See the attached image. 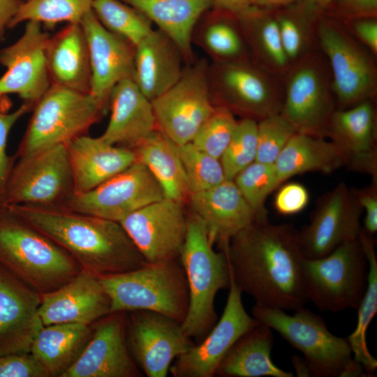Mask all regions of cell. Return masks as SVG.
Here are the masks:
<instances>
[{
	"instance_id": "cell-15",
	"label": "cell",
	"mask_w": 377,
	"mask_h": 377,
	"mask_svg": "<svg viewBox=\"0 0 377 377\" xmlns=\"http://www.w3.org/2000/svg\"><path fill=\"white\" fill-rule=\"evenodd\" d=\"M126 338L134 361L147 377L168 376L175 359L195 344L179 322L147 310L127 312Z\"/></svg>"
},
{
	"instance_id": "cell-28",
	"label": "cell",
	"mask_w": 377,
	"mask_h": 377,
	"mask_svg": "<svg viewBox=\"0 0 377 377\" xmlns=\"http://www.w3.org/2000/svg\"><path fill=\"white\" fill-rule=\"evenodd\" d=\"M186 65L177 44L156 28L135 47L133 80L152 101L178 81Z\"/></svg>"
},
{
	"instance_id": "cell-17",
	"label": "cell",
	"mask_w": 377,
	"mask_h": 377,
	"mask_svg": "<svg viewBox=\"0 0 377 377\" xmlns=\"http://www.w3.org/2000/svg\"><path fill=\"white\" fill-rule=\"evenodd\" d=\"M183 205L163 198L119 222L148 263L179 259L187 231Z\"/></svg>"
},
{
	"instance_id": "cell-40",
	"label": "cell",
	"mask_w": 377,
	"mask_h": 377,
	"mask_svg": "<svg viewBox=\"0 0 377 377\" xmlns=\"http://www.w3.org/2000/svg\"><path fill=\"white\" fill-rule=\"evenodd\" d=\"M92 0H22L8 28L35 22L53 28L57 24L80 23L91 10Z\"/></svg>"
},
{
	"instance_id": "cell-46",
	"label": "cell",
	"mask_w": 377,
	"mask_h": 377,
	"mask_svg": "<svg viewBox=\"0 0 377 377\" xmlns=\"http://www.w3.org/2000/svg\"><path fill=\"white\" fill-rule=\"evenodd\" d=\"M34 105L24 103L11 112L0 109V209L6 206L5 193L7 182L17 160L16 156H8L6 152L7 141L10 130L17 121L29 112Z\"/></svg>"
},
{
	"instance_id": "cell-54",
	"label": "cell",
	"mask_w": 377,
	"mask_h": 377,
	"mask_svg": "<svg viewBox=\"0 0 377 377\" xmlns=\"http://www.w3.org/2000/svg\"><path fill=\"white\" fill-rule=\"evenodd\" d=\"M297 1L299 0H253V6L267 9H278Z\"/></svg>"
},
{
	"instance_id": "cell-6",
	"label": "cell",
	"mask_w": 377,
	"mask_h": 377,
	"mask_svg": "<svg viewBox=\"0 0 377 377\" xmlns=\"http://www.w3.org/2000/svg\"><path fill=\"white\" fill-rule=\"evenodd\" d=\"M99 278L110 299V313L147 310L180 323L186 316L188 288L179 259L148 263L130 272Z\"/></svg>"
},
{
	"instance_id": "cell-41",
	"label": "cell",
	"mask_w": 377,
	"mask_h": 377,
	"mask_svg": "<svg viewBox=\"0 0 377 377\" xmlns=\"http://www.w3.org/2000/svg\"><path fill=\"white\" fill-rule=\"evenodd\" d=\"M190 195L213 188L226 178L220 159L209 155L192 142L177 145Z\"/></svg>"
},
{
	"instance_id": "cell-1",
	"label": "cell",
	"mask_w": 377,
	"mask_h": 377,
	"mask_svg": "<svg viewBox=\"0 0 377 377\" xmlns=\"http://www.w3.org/2000/svg\"><path fill=\"white\" fill-rule=\"evenodd\" d=\"M225 253L233 281L256 304L286 311L309 302L304 257L293 226L256 221L231 238Z\"/></svg>"
},
{
	"instance_id": "cell-12",
	"label": "cell",
	"mask_w": 377,
	"mask_h": 377,
	"mask_svg": "<svg viewBox=\"0 0 377 377\" xmlns=\"http://www.w3.org/2000/svg\"><path fill=\"white\" fill-rule=\"evenodd\" d=\"M205 59L186 64L178 81L151 101L156 128L177 145L191 142L214 109Z\"/></svg>"
},
{
	"instance_id": "cell-49",
	"label": "cell",
	"mask_w": 377,
	"mask_h": 377,
	"mask_svg": "<svg viewBox=\"0 0 377 377\" xmlns=\"http://www.w3.org/2000/svg\"><path fill=\"white\" fill-rule=\"evenodd\" d=\"M309 194L302 184L290 182L282 186L274 198V207L282 215H292L302 211L308 205Z\"/></svg>"
},
{
	"instance_id": "cell-10",
	"label": "cell",
	"mask_w": 377,
	"mask_h": 377,
	"mask_svg": "<svg viewBox=\"0 0 377 377\" xmlns=\"http://www.w3.org/2000/svg\"><path fill=\"white\" fill-rule=\"evenodd\" d=\"M281 113L297 133L327 136L336 110L327 61L318 50L293 63L283 76Z\"/></svg>"
},
{
	"instance_id": "cell-50",
	"label": "cell",
	"mask_w": 377,
	"mask_h": 377,
	"mask_svg": "<svg viewBox=\"0 0 377 377\" xmlns=\"http://www.w3.org/2000/svg\"><path fill=\"white\" fill-rule=\"evenodd\" d=\"M350 34L374 56L377 55V17L341 22Z\"/></svg>"
},
{
	"instance_id": "cell-27",
	"label": "cell",
	"mask_w": 377,
	"mask_h": 377,
	"mask_svg": "<svg viewBox=\"0 0 377 377\" xmlns=\"http://www.w3.org/2000/svg\"><path fill=\"white\" fill-rule=\"evenodd\" d=\"M373 101L336 109L327 136L344 151L349 164L376 179V112Z\"/></svg>"
},
{
	"instance_id": "cell-24",
	"label": "cell",
	"mask_w": 377,
	"mask_h": 377,
	"mask_svg": "<svg viewBox=\"0 0 377 377\" xmlns=\"http://www.w3.org/2000/svg\"><path fill=\"white\" fill-rule=\"evenodd\" d=\"M188 202L192 212L204 223L212 244L224 252L239 231L267 219L253 210L233 180L226 179L213 188L191 193Z\"/></svg>"
},
{
	"instance_id": "cell-51",
	"label": "cell",
	"mask_w": 377,
	"mask_h": 377,
	"mask_svg": "<svg viewBox=\"0 0 377 377\" xmlns=\"http://www.w3.org/2000/svg\"><path fill=\"white\" fill-rule=\"evenodd\" d=\"M356 199L365 212L364 230L371 235L377 231V192L376 184L357 191Z\"/></svg>"
},
{
	"instance_id": "cell-43",
	"label": "cell",
	"mask_w": 377,
	"mask_h": 377,
	"mask_svg": "<svg viewBox=\"0 0 377 377\" xmlns=\"http://www.w3.org/2000/svg\"><path fill=\"white\" fill-rule=\"evenodd\" d=\"M258 151V121L249 118L238 121L233 135L220 158L226 179L233 180L254 162Z\"/></svg>"
},
{
	"instance_id": "cell-19",
	"label": "cell",
	"mask_w": 377,
	"mask_h": 377,
	"mask_svg": "<svg viewBox=\"0 0 377 377\" xmlns=\"http://www.w3.org/2000/svg\"><path fill=\"white\" fill-rule=\"evenodd\" d=\"M362 209L355 193L340 182L322 200L310 223L298 231L304 258L324 257L344 242L357 238Z\"/></svg>"
},
{
	"instance_id": "cell-29",
	"label": "cell",
	"mask_w": 377,
	"mask_h": 377,
	"mask_svg": "<svg viewBox=\"0 0 377 377\" xmlns=\"http://www.w3.org/2000/svg\"><path fill=\"white\" fill-rule=\"evenodd\" d=\"M46 57L51 84L89 92L90 64L87 38L80 23L67 25L50 37Z\"/></svg>"
},
{
	"instance_id": "cell-25",
	"label": "cell",
	"mask_w": 377,
	"mask_h": 377,
	"mask_svg": "<svg viewBox=\"0 0 377 377\" xmlns=\"http://www.w3.org/2000/svg\"><path fill=\"white\" fill-rule=\"evenodd\" d=\"M66 146L75 194L94 189L136 161L133 150L109 144L101 136L82 135Z\"/></svg>"
},
{
	"instance_id": "cell-5",
	"label": "cell",
	"mask_w": 377,
	"mask_h": 377,
	"mask_svg": "<svg viewBox=\"0 0 377 377\" xmlns=\"http://www.w3.org/2000/svg\"><path fill=\"white\" fill-rule=\"evenodd\" d=\"M289 315L284 310L256 304L252 316L275 330L304 355L309 376H361L366 372L353 357L346 338L330 332L320 316L304 306Z\"/></svg>"
},
{
	"instance_id": "cell-34",
	"label": "cell",
	"mask_w": 377,
	"mask_h": 377,
	"mask_svg": "<svg viewBox=\"0 0 377 377\" xmlns=\"http://www.w3.org/2000/svg\"><path fill=\"white\" fill-rule=\"evenodd\" d=\"M91 335V325H45L34 339L30 353L45 368L49 377H62L78 360Z\"/></svg>"
},
{
	"instance_id": "cell-11",
	"label": "cell",
	"mask_w": 377,
	"mask_h": 377,
	"mask_svg": "<svg viewBox=\"0 0 377 377\" xmlns=\"http://www.w3.org/2000/svg\"><path fill=\"white\" fill-rule=\"evenodd\" d=\"M279 79L251 60L212 62L208 67L214 105L257 121L281 112L283 88Z\"/></svg>"
},
{
	"instance_id": "cell-45",
	"label": "cell",
	"mask_w": 377,
	"mask_h": 377,
	"mask_svg": "<svg viewBox=\"0 0 377 377\" xmlns=\"http://www.w3.org/2000/svg\"><path fill=\"white\" fill-rule=\"evenodd\" d=\"M293 126L280 112L258 121L256 161L274 164L292 136Z\"/></svg>"
},
{
	"instance_id": "cell-48",
	"label": "cell",
	"mask_w": 377,
	"mask_h": 377,
	"mask_svg": "<svg viewBox=\"0 0 377 377\" xmlns=\"http://www.w3.org/2000/svg\"><path fill=\"white\" fill-rule=\"evenodd\" d=\"M322 14L340 22L377 17V0H332Z\"/></svg>"
},
{
	"instance_id": "cell-30",
	"label": "cell",
	"mask_w": 377,
	"mask_h": 377,
	"mask_svg": "<svg viewBox=\"0 0 377 377\" xmlns=\"http://www.w3.org/2000/svg\"><path fill=\"white\" fill-rule=\"evenodd\" d=\"M139 10L179 47L186 64L195 59L191 36L212 0H121Z\"/></svg>"
},
{
	"instance_id": "cell-26",
	"label": "cell",
	"mask_w": 377,
	"mask_h": 377,
	"mask_svg": "<svg viewBox=\"0 0 377 377\" xmlns=\"http://www.w3.org/2000/svg\"><path fill=\"white\" fill-rule=\"evenodd\" d=\"M109 108V122L101 135L109 144L133 150L156 129L151 101L133 78H126L114 86Z\"/></svg>"
},
{
	"instance_id": "cell-9",
	"label": "cell",
	"mask_w": 377,
	"mask_h": 377,
	"mask_svg": "<svg viewBox=\"0 0 377 377\" xmlns=\"http://www.w3.org/2000/svg\"><path fill=\"white\" fill-rule=\"evenodd\" d=\"M302 271L308 300L319 310L335 313L357 309L368 272L358 237L344 242L324 257L304 258Z\"/></svg>"
},
{
	"instance_id": "cell-20",
	"label": "cell",
	"mask_w": 377,
	"mask_h": 377,
	"mask_svg": "<svg viewBox=\"0 0 377 377\" xmlns=\"http://www.w3.org/2000/svg\"><path fill=\"white\" fill-rule=\"evenodd\" d=\"M127 312L110 313L91 325L82 353L62 377H141L127 345Z\"/></svg>"
},
{
	"instance_id": "cell-31",
	"label": "cell",
	"mask_w": 377,
	"mask_h": 377,
	"mask_svg": "<svg viewBox=\"0 0 377 377\" xmlns=\"http://www.w3.org/2000/svg\"><path fill=\"white\" fill-rule=\"evenodd\" d=\"M191 41L212 62L251 60L239 17L228 10L213 7L206 10L193 28Z\"/></svg>"
},
{
	"instance_id": "cell-18",
	"label": "cell",
	"mask_w": 377,
	"mask_h": 377,
	"mask_svg": "<svg viewBox=\"0 0 377 377\" xmlns=\"http://www.w3.org/2000/svg\"><path fill=\"white\" fill-rule=\"evenodd\" d=\"M50 35L42 25L27 22L21 36L0 50V96L16 94L34 106L51 86L46 50Z\"/></svg>"
},
{
	"instance_id": "cell-37",
	"label": "cell",
	"mask_w": 377,
	"mask_h": 377,
	"mask_svg": "<svg viewBox=\"0 0 377 377\" xmlns=\"http://www.w3.org/2000/svg\"><path fill=\"white\" fill-rule=\"evenodd\" d=\"M361 228L358 238L368 262L367 286L357 308V320L354 331L346 337L355 361L360 364L367 373L377 368L376 359L370 353L367 343V331L377 312V258L375 240Z\"/></svg>"
},
{
	"instance_id": "cell-33",
	"label": "cell",
	"mask_w": 377,
	"mask_h": 377,
	"mask_svg": "<svg viewBox=\"0 0 377 377\" xmlns=\"http://www.w3.org/2000/svg\"><path fill=\"white\" fill-rule=\"evenodd\" d=\"M272 330L259 324L241 337L220 362L216 376L221 377H293L271 359Z\"/></svg>"
},
{
	"instance_id": "cell-4",
	"label": "cell",
	"mask_w": 377,
	"mask_h": 377,
	"mask_svg": "<svg viewBox=\"0 0 377 377\" xmlns=\"http://www.w3.org/2000/svg\"><path fill=\"white\" fill-rule=\"evenodd\" d=\"M202 221L193 212L188 214L187 231L179 260L188 288L189 303L181 323L185 334L200 342L216 323L214 302L218 292L228 289L231 274L226 253L216 251Z\"/></svg>"
},
{
	"instance_id": "cell-36",
	"label": "cell",
	"mask_w": 377,
	"mask_h": 377,
	"mask_svg": "<svg viewBox=\"0 0 377 377\" xmlns=\"http://www.w3.org/2000/svg\"><path fill=\"white\" fill-rule=\"evenodd\" d=\"M133 150L136 161L155 177L165 198L182 205L188 201L186 176L175 143L156 128Z\"/></svg>"
},
{
	"instance_id": "cell-53",
	"label": "cell",
	"mask_w": 377,
	"mask_h": 377,
	"mask_svg": "<svg viewBox=\"0 0 377 377\" xmlns=\"http://www.w3.org/2000/svg\"><path fill=\"white\" fill-rule=\"evenodd\" d=\"M253 0H212V7L239 14L253 6Z\"/></svg>"
},
{
	"instance_id": "cell-44",
	"label": "cell",
	"mask_w": 377,
	"mask_h": 377,
	"mask_svg": "<svg viewBox=\"0 0 377 377\" xmlns=\"http://www.w3.org/2000/svg\"><path fill=\"white\" fill-rule=\"evenodd\" d=\"M237 122L230 110L223 106L215 105L191 142L202 151L220 159L233 135Z\"/></svg>"
},
{
	"instance_id": "cell-21",
	"label": "cell",
	"mask_w": 377,
	"mask_h": 377,
	"mask_svg": "<svg viewBox=\"0 0 377 377\" xmlns=\"http://www.w3.org/2000/svg\"><path fill=\"white\" fill-rule=\"evenodd\" d=\"M40 302V293L0 265V357L30 352L44 327Z\"/></svg>"
},
{
	"instance_id": "cell-7",
	"label": "cell",
	"mask_w": 377,
	"mask_h": 377,
	"mask_svg": "<svg viewBox=\"0 0 377 377\" xmlns=\"http://www.w3.org/2000/svg\"><path fill=\"white\" fill-rule=\"evenodd\" d=\"M33 109L15 154L17 158L66 145L84 135L106 111L90 92L52 84Z\"/></svg>"
},
{
	"instance_id": "cell-8",
	"label": "cell",
	"mask_w": 377,
	"mask_h": 377,
	"mask_svg": "<svg viewBox=\"0 0 377 377\" xmlns=\"http://www.w3.org/2000/svg\"><path fill=\"white\" fill-rule=\"evenodd\" d=\"M316 42L328 65L338 109L374 100L377 92L374 55L340 21L323 14L317 23Z\"/></svg>"
},
{
	"instance_id": "cell-42",
	"label": "cell",
	"mask_w": 377,
	"mask_h": 377,
	"mask_svg": "<svg viewBox=\"0 0 377 377\" xmlns=\"http://www.w3.org/2000/svg\"><path fill=\"white\" fill-rule=\"evenodd\" d=\"M233 181L253 210L259 216L267 218L265 202L280 184L274 164L255 161L239 172Z\"/></svg>"
},
{
	"instance_id": "cell-2",
	"label": "cell",
	"mask_w": 377,
	"mask_h": 377,
	"mask_svg": "<svg viewBox=\"0 0 377 377\" xmlns=\"http://www.w3.org/2000/svg\"><path fill=\"white\" fill-rule=\"evenodd\" d=\"M68 253L82 269L99 277L148 264L119 222L64 206H8Z\"/></svg>"
},
{
	"instance_id": "cell-39",
	"label": "cell",
	"mask_w": 377,
	"mask_h": 377,
	"mask_svg": "<svg viewBox=\"0 0 377 377\" xmlns=\"http://www.w3.org/2000/svg\"><path fill=\"white\" fill-rule=\"evenodd\" d=\"M91 10L106 29L134 47L154 29L147 17L121 0H92Z\"/></svg>"
},
{
	"instance_id": "cell-16",
	"label": "cell",
	"mask_w": 377,
	"mask_h": 377,
	"mask_svg": "<svg viewBox=\"0 0 377 377\" xmlns=\"http://www.w3.org/2000/svg\"><path fill=\"white\" fill-rule=\"evenodd\" d=\"M222 316L200 342L195 343L172 362L173 377H213L234 343L259 322L246 311L242 293L232 277Z\"/></svg>"
},
{
	"instance_id": "cell-14",
	"label": "cell",
	"mask_w": 377,
	"mask_h": 377,
	"mask_svg": "<svg viewBox=\"0 0 377 377\" xmlns=\"http://www.w3.org/2000/svg\"><path fill=\"white\" fill-rule=\"evenodd\" d=\"M165 198L148 168L136 161L94 189L73 193L64 207L71 210L120 222L134 212Z\"/></svg>"
},
{
	"instance_id": "cell-55",
	"label": "cell",
	"mask_w": 377,
	"mask_h": 377,
	"mask_svg": "<svg viewBox=\"0 0 377 377\" xmlns=\"http://www.w3.org/2000/svg\"><path fill=\"white\" fill-rule=\"evenodd\" d=\"M321 13L332 0H308Z\"/></svg>"
},
{
	"instance_id": "cell-35",
	"label": "cell",
	"mask_w": 377,
	"mask_h": 377,
	"mask_svg": "<svg viewBox=\"0 0 377 377\" xmlns=\"http://www.w3.org/2000/svg\"><path fill=\"white\" fill-rule=\"evenodd\" d=\"M237 15L252 61L283 78L290 64L282 45L274 9L252 6Z\"/></svg>"
},
{
	"instance_id": "cell-47",
	"label": "cell",
	"mask_w": 377,
	"mask_h": 377,
	"mask_svg": "<svg viewBox=\"0 0 377 377\" xmlns=\"http://www.w3.org/2000/svg\"><path fill=\"white\" fill-rule=\"evenodd\" d=\"M0 377H49L45 368L30 353L0 357Z\"/></svg>"
},
{
	"instance_id": "cell-32",
	"label": "cell",
	"mask_w": 377,
	"mask_h": 377,
	"mask_svg": "<svg viewBox=\"0 0 377 377\" xmlns=\"http://www.w3.org/2000/svg\"><path fill=\"white\" fill-rule=\"evenodd\" d=\"M349 164L344 151L333 141L296 133L274 163L281 184L288 178L308 172L330 173Z\"/></svg>"
},
{
	"instance_id": "cell-23",
	"label": "cell",
	"mask_w": 377,
	"mask_h": 377,
	"mask_svg": "<svg viewBox=\"0 0 377 377\" xmlns=\"http://www.w3.org/2000/svg\"><path fill=\"white\" fill-rule=\"evenodd\" d=\"M110 297L99 276L85 270L57 290L41 295L38 313L44 326L91 325L110 313Z\"/></svg>"
},
{
	"instance_id": "cell-13",
	"label": "cell",
	"mask_w": 377,
	"mask_h": 377,
	"mask_svg": "<svg viewBox=\"0 0 377 377\" xmlns=\"http://www.w3.org/2000/svg\"><path fill=\"white\" fill-rule=\"evenodd\" d=\"M9 175L6 206H64L74 193L66 145L17 158Z\"/></svg>"
},
{
	"instance_id": "cell-3",
	"label": "cell",
	"mask_w": 377,
	"mask_h": 377,
	"mask_svg": "<svg viewBox=\"0 0 377 377\" xmlns=\"http://www.w3.org/2000/svg\"><path fill=\"white\" fill-rule=\"evenodd\" d=\"M0 265L40 295L76 276L80 266L62 248L12 209H0Z\"/></svg>"
},
{
	"instance_id": "cell-22",
	"label": "cell",
	"mask_w": 377,
	"mask_h": 377,
	"mask_svg": "<svg viewBox=\"0 0 377 377\" xmlns=\"http://www.w3.org/2000/svg\"><path fill=\"white\" fill-rule=\"evenodd\" d=\"M80 24L89 50V92L107 111L114 86L126 78L133 79L135 47L106 29L92 10L83 17Z\"/></svg>"
},
{
	"instance_id": "cell-38",
	"label": "cell",
	"mask_w": 377,
	"mask_h": 377,
	"mask_svg": "<svg viewBox=\"0 0 377 377\" xmlns=\"http://www.w3.org/2000/svg\"><path fill=\"white\" fill-rule=\"evenodd\" d=\"M281 40L290 65L316 50V27L322 14L308 0L274 9Z\"/></svg>"
},
{
	"instance_id": "cell-52",
	"label": "cell",
	"mask_w": 377,
	"mask_h": 377,
	"mask_svg": "<svg viewBox=\"0 0 377 377\" xmlns=\"http://www.w3.org/2000/svg\"><path fill=\"white\" fill-rule=\"evenodd\" d=\"M22 2V0H0V43Z\"/></svg>"
}]
</instances>
